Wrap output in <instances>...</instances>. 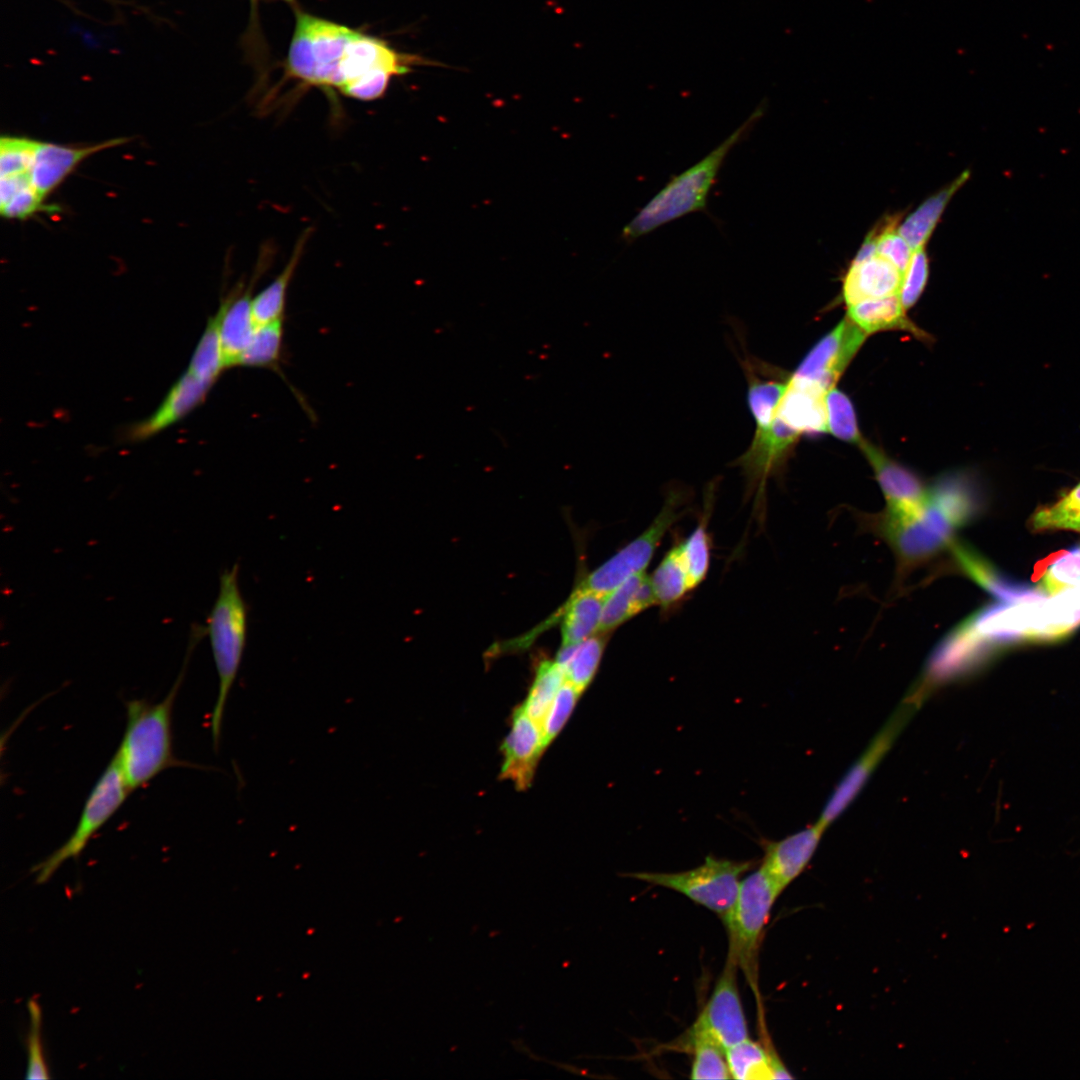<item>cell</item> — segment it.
Segmentation results:
<instances>
[{
    "label": "cell",
    "instance_id": "1",
    "mask_svg": "<svg viewBox=\"0 0 1080 1080\" xmlns=\"http://www.w3.org/2000/svg\"><path fill=\"white\" fill-rule=\"evenodd\" d=\"M979 500L968 479L945 474L926 489L923 500L907 510L886 509L873 525L896 555L900 569L917 566L955 543L958 529L974 518Z\"/></svg>",
    "mask_w": 1080,
    "mask_h": 1080
},
{
    "label": "cell",
    "instance_id": "14",
    "mask_svg": "<svg viewBox=\"0 0 1080 1080\" xmlns=\"http://www.w3.org/2000/svg\"><path fill=\"white\" fill-rule=\"evenodd\" d=\"M818 821L779 841H764L761 867L782 893L808 866L825 831Z\"/></svg>",
    "mask_w": 1080,
    "mask_h": 1080
},
{
    "label": "cell",
    "instance_id": "34",
    "mask_svg": "<svg viewBox=\"0 0 1080 1080\" xmlns=\"http://www.w3.org/2000/svg\"><path fill=\"white\" fill-rule=\"evenodd\" d=\"M226 369L220 345L217 319L210 317L192 354L187 370L198 378L215 384Z\"/></svg>",
    "mask_w": 1080,
    "mask_h": 1080
},
{
    "label": "cell",
    "instance_id": "13",
    "mask_svg": "<svg viewBox=\"0 0 1080 1080\" xmlns=\"http://www.w3.org/2000/svg\"><path fill=\"white\" fill-rule=\"evenodd\" d=\"M917 703L911 700L899 707L896 713L872 740L864 753L850 767L828 799L818 822L828 827L851 804L859 794L872 772L893 745L896 737L910 718Z\"/></svg>",
    "mask_w": 1080,
    "mask_h": 1080
},
{
    "label": "cell",
    "instance_id": "41",
    "mask_svg": "<svg viewBox=\"0 0 1080 1080\" xmlns=\"http://www.w3.org/2000/svg\"><path fill=\"white\" fill-rule=\"evenodd\" d=\"M581 694L571 683H563L540 729L544 749L563 728Z\"/></svg>",
    "mask_w": 1080,
    "mask_h": 1080
},
{
    "label": "cell",
    "instance_id": "29",
    "mask_svg": "<svg viewBox=\"0 0 1080 1080\" xmlns=\"http://www.w3.org/2000/svg\"><path fill=\"white\" fill-rule=\"evenodd\" d=\"M969 177L970 172L964 171L951 184L926 199L905 218L898 227V231L912 250L925 246L949 201Z\"/></svg>",
    "mask_w": 1080,
    "mask_h": 1080
},
{
    "label": "cell",
    "instance_id": "16",
    "mask_svg": "<svg viewBox=\"0 0 1080 1080\" xmlns=\"http://www.w3.org/2000/svg\"><path fill=\"white\" fill-rule=\"evenodd\" d=\"M423 62L418 57L396 52L382 40L355 32L339 62V90L369 72L385 70L393 76L401 75L410 66Z\"/></svg>",
    "mask_w": 1080,
    "mask_h": 1080
},
{
    "label": "cell",
    "instance_id": "36",
    "mask_svg": "<svg viewBox=\"0 0 1080 1080\" xmlns=\"http://www.w3.org/2000/svg\"><path fill=\"white\" fill-rule=\"evenodd\" d=\"M709 514L710 509L707 507L695 529L684 542L680 543L691 590L703 582L709 570L711 551V539L707 529Z\"/></svg>",
    "mask_w": 1080,
    "mask_h": 1080
},
{
    "label": "cell",
    "instance_id": "6",
    "mask_svg": "<svg viewBox=\"0 0 1080 1080\" xmlns=\"http://www.w3.org/2000/svg\"><path fill=\"white\" fill-rule=\"evenodd\" d=\"M781 894L760 867L741 880L737 898L722 919L728 932V956L756 984L757 955L773 904Z\"/></svg>",
    "mask_w": 1080,
    "mask_h": 1080
},
{
    "label": "cell",
    "instance_id": "7",
    "mask_svg": "<svg viewBox=\"0 0 1080 1080\" xmlns=\"http://www.w3.org/2000/svg\"><path fill=\"white\" fill-rule=\"evenodd\" d=\"M755 866V860H729L709 855L703 864L681 872H633L626 876L674 890L716 913L721 919L732 908L741 876Z\"/></svg>",
    "mask_w": 1080,
    "mask_h": 1080
},
{
    "label": "cell",
    "instance_id": "35",
    "mask_svg": "<svg viewBox=\"0 0 1080 1080\" xmlns=\"http://www.w3.org/2000/svg\"><path fill=\"white\" fill-rule=\"evenodd\" d=\"M607 643V633L598 632L578 643L564 669L565 681L583 692L595 677Z\"/></svg>",
    "mask_w": 1080,
    "mask_h": 1080
},
{
    "label": "cell",
    "instance_id": "38",
    "mask_svg": "<svg viewBox=\"0 0 1080 1080\" xmlns=\"http://www.w3.org/2000/svg\"><path fill=\"white\" fill-rule=\"evenodd\" d=\"M694 1057L691 1066V1079H729L731 1078L725 1049L705 1037L688 1038Z\"/></svg>",
    "mask_w": 1080,
    "mask_h": 1080
},
{
    "label": "cell",
    "instance_id": "22",
    "mask_svg": "<svg viewBox=\"0 0 1080 1080\" xmlns=\"http://www.w3.org/2000/svg\"><path fill=\"white\" fill-rule=\"evenodd\" d=\"M825 394L787 379L776 415L798 434L827 431Z\"/></svg>",
    "mask_w": 1080,
    "mask_h": 1080
},
{
    "label": "cell",
    "instance_id": "12",
    "mask_svg": "<svg viewBox=\"0 0 1080 1080\" xmlns=\"http://www.w3.org/2000/svg\"><path fill=\"white\" fill-rule=\"evenodd\" d=\"M272 256L271 247L262 248L249 283L245 285L244 282H239L223 298L215 313L226 369L238 365V360L255 331L257 323L252 312V292L270 265Z\"/></svg>",
    "mask_w": 1080,
    "mask_h": 1080
},
{
    "label": "cell",
    "instance_id": "48",
    "mask_svg": "<svg viewBox=\"0 0 1080 1080\" xmlns=\"http://www.w3.org/2000/svg\"><path fill=\"white\" fill-rule=\"evenodd\" d=\"M287 1H291V0H287Z\"/></svg>",
    "mask_w": 1080,
    "mask_h": 1080
},
{
    "label": "cell",
    "instance_id": "40",
    "mask_svg": "<svg viewBox=\"0 0 1080 1080\" xmlns=\"http://www.w3.org/2000/svg\"><path fill=\"white\" fill-rule=\"evenodd\" d=\"M37 140L2 136L0 141V177L30 172Z\"/></svg>",
    "mask_w": 1080,
    "mask_h": 1080
},
{
    "label": "cell",
    "instance_id": "46",
    "mask_svg": "<svg viewBox=\"0 0 1080 1080\" xmlns=\"http://www.w3.org/2000/svg\"><path fill=\"white\" fill-rule=\"evenodd\" d=\"M392 76L388 71L375 70L352 81L341 92L359 100H374L384 94Z\"/></svg>",
    "mask_w": 1080,
    "mask_h": 1080
},
{
    "label": "cell",
    "instance_id": "4",
    "mask_svg": "<svg viewBox=\"0 0 1080 1080\" xmlns=\"http://www.w3.org/2000/svg\"><path fill=\"white\" fill-rule=\"evenodd\" d=\"M248 605L239 585V565L235 563L219 578V591L206 620L208 635L218 675V694L210 729L214 750L220 745L227 699L237 678L248 633Z\"/></svg>",
    "mask_w": 1080,
    "mask_h": 1080
},
{
    "label": "cell",
    "instance_id": "10",
    "mask_svg": "<svg viewBox=\"0 0 1080 1080\" xmlns=\"http://www.w3.org/2000/svg\"><path fill=\"white\" fill-rule=\"evenodd\" d=\"M736 961L727 955L725 966L713 992L694 1025L690 1037H705L723 1049H728L746 1039L748 1027L738 984Z\"/></svg>",
    "mask_w": 1080,
    "mask_h": 1080
},
{
    "label": "cell",
    "instance_id": "17",
    "mask_svg": "<svg viewBox=\"0 0 1080 1080\" xmlns=\"http://www.w3.org/2000/svg\"><path fill=\"white\" fill-rule=\"evenodd\" d=\"M128 141L115 138L89 146H66L37 141L30 178L38 193L46 198L87 157Z\"/></svg>",
    "mask_w": 1080,
    "mask_h": 1080
},
{
    "label": "cell",
    "instance_id": "8",
    "mask_svg": "<svg viewBox=\"0 0 1080 1080\" xmlns=\"http://www.w3.org/2000/svg\"><path fill=\"white\" fill-rule=\"evenodd\" d=\"M130 792L113 756L87 796L69 838L32 868L36 883L46 882L63 862L77 858L90 839L118 811Z\"/></svg>",
    "mask_w": 1080,
    "mask_h": 1080
},
{
    "label": "cell",
    "instance_id": "15",
    "mask_svg": "<svg viewBox=\"0 0 1080 1080\" xmlns=\"http://www.w3.org/2000/svg\"><path fill=\"white\" fill-rule=\"evenodd\" d=\"M502 750L504 762L501 778L511 780L520 791L527 790L544 747L539 726L522 706L514 710L511 730L504 740Z\"/></svg>",
    "mask_w": 1080,
    "mask_h": 1080
},
{
    "label": "cell",
    "instance_id": "27",
    "mask_svg": "<svg viewBox=\"0 0 1080 1080\" xmlns=\"http://www.w3.org/2000/svg\"><path fill=\"white\" fill-rule=\"evenodd\" d=\"M725 1053L732 1079L767 1080L792 1078V1075L774 1052L749 1038L726 1049Z\"/></svg>",
    "mask_w": 1080,
    "mask_h": 1080
},
{
    "label": "cell",
    "instance_id": "30",
    "mask_svg": "<svg viewBox=\"0 0 1080 1080\" xmlns=\"http://www.w3.org/2000/svg\"><path fill=\"white\" fill-rule=\"evenodd\" d=\"M657 605L669 609L691 591L680 543L663 557L650 577Z\"/></svg>",
    "mask_w": 1080,
    "mask_h": 1080
},
{
    "label": "cell",
    "instance_id": "18",
    "mask_svg": "<svg viewBox=\"0 0 1080 1080\" xmlns=\"http://www.w3.org/2000/svg\"><path fill=\"white\" fill-rule=\"evenodd\" d=\"M213 385L186 369L170 388L160 406L149 417L130 428L128 439L145 440L180 421L206 399Z\"/></svg>",
    "mask_w": 1080,
    "mask_h": 1080
},
{
    "label": "cell",
    "instance_id": "32",
    "mask_svg": "<svg viewBox=\"0 0 1080 1080\" xmlns=\"http://www.w3.org/2000/svg\"><path fill=\"white\" fill-rule=\"evenodd\" d=\"M564 682V672L556 661L544 660L538 665L533 684L522 707L540 729Z\"/></svg>",
    "mask_w": 1080,
    "mask_h": 1080
},
{
    "label": "cell",
    "instance_id": "24",
    "mask_svg": "<svg viewBox=\"0 0 1080 1080\" xmlns=\"http://www.w3.org/2000/svg\"><path fill=\"white\" fill-rule=\"evenodd\" d=\"M951 548L958 567L999 600L1018 603L1045 597L1041 590L1017 584L1001 576L990 563L969 547L954 543Z\"/></svg>",
    "mask_w": 1080,
    "mask_h": 1080
},
{
    "label": "cell",
    "instance_id": "21",
    "mask_svg": "<svg viewBox=\"0 0 1080 1080\" xmlns=\"http://www.w3.org/2000/svg\"><path fill=\"white\" fill-rule=\"evenodd\" d=\"M859 447L872 466L886 498V509L906 510L917 506L923 500L926 489L914 473L865 440Z\"/></svg>",
    "mask_w": 1080,
    "mask_h": 1080
},
{
    "label": "cell",
    "instance_id": "28",
    "mask_svg": "<svg viewBox=\"0 0 1080 1080\" xmlns=\"http://www.w3.org/2000/svg\"><path fill=\"white\" fill-rule=\"evenodd\" d=\"M311 234L312 229L308 228L300 235L290 259L281 273L263 290L253 296L252 312L257 324L284 319L288 287Z\"/></svg>",
    "mask_w": 1080,
    "mask_h": 1080
},
{
    "label": "cell",
    "instance_id": "44",
    "mask_svg": "<svg viewBox=\"0 0 1080 1080\" xmlns=\"http://www.w3.org/2000/svg\"><path fill=\"white\" fill-rule=\"evenodd\" d=\"M27 1008L30 1016V1027L26 1042L28 1066L25 1078L47 1079L49 1075L43 1059L40 1041L41 1010L33 999L28 1000Z\"/></svg>",
    "mask_w": 1080,
    "mask_h": 1080
},
{
    "label": "cell",
    "instance_id": "26",
    "mask_svg": "<svg viewBox=\"0 0 1080 1080\" xmlns=\"http://www.w3.org/2000/svg\"><path fill=\"white\" fill-rule=\"evenodd\" d=\"M850 318L867 335L884 330H902L917 337H927L906 315L899 296L868 299L848 308Z\"/></svg>",
    "mask_w": 1080,
    "mask_h": 1080
},
{
    "label": "cell",
    "instance_id": "39",
    "mask_svg": "<svg viewBox=\"0 0 1080 1080\" xmlns=\"http://www.w3.org/2000/svg\"><path fill=\"white\" fill-rule=\"evenodd\" d=\"M1045 569H1041L1040 590L1048 595L1080 585V547L1057 555Z\"/></svg>",
    "mask_w": 1080,
    "mask_h": 1080
},
{
    "label": "cell",
    "instance_id": "20",
    "mask_svg": "<svg viewBox=\"0 0 1080 1080\" xmlns=\"http://www.w3.org/2000/svg\"><path fill=\"white\" fill-rule=\"evenodd\" d=\"M902 276L896 266L878 254L853 260L843 280V299L851 306L868 299L898 295Z\"/></svg>",
    "mask_w": 1080,
    "mask_h": 1080
},
{
    "label": "cell",
    "instance_id": "47",
    "mask_svg": "<svg viewBox=\"0 0 1080 1080\" xmlns=\"http://www.w3.org/2000/svg\"><path fill=\"white\" fill-rule=\"evenodd\" d=\"M1059 509H1075L1080 507V483L1073 488L1060 501L1054 504Z\"/></svg>",
    "mask_w": 1080,
    "mask_h": 1080
},
{
    "label": "cell",
    "instance_id": "43",
    "mask_svg": "<svg viewBox=\"0 0 1080 1080\" xmlns=\"http://www.w3.org/2000/svg\"><path fill=\"white\" fill-rule=\"evenodd\" d=\"M929 274L928 256L925 246L913 250L905 269L899 289V299L905 310L911 308L921 296Z\"/></svg>",
    "mask_w": 1080,
    "mask_h": 1080
},
{
    "label": "cell",
    "instance_id": "25",
    "mask_svg": "<svg viewBox=\"0 0 1080 1080\" xmlns=\"http://www.w3.org/2000/svg\"><path fill=\"white\" fill-rule=\"evenodd\" d=\"M605 596L576 586L552 616L561 620L562 645L580 643L599 632Z\"/></svg>",
    "mask_w": 1080,
    "mask_h": 1080
},
{
    "label": "cell",
    "instance_id": "31",
    "mask_svg": "<svg viewBox=\"0 0 1080 1080\" xmlns=\"http://www.w3.org/2000/svg\"><path fill=\"white\" fill-rule=\"evenodd\" d=\"M30 173L0 177V212L8 219H26L45 209Z\"/></svg>",
    "mask_w": 1080,
    "mask_h": 1080
},
{
    "label": "cell",
    "instance_id": "3",
    "mask_svg": "<svg viewBox=\"0 0 1080 1080\" xmlns=\"http://www.w3.org/2000/svg\"><path fill=\"white\" fill-rule=\"evenodd\" d=\"M759 105L746 121L701 161L674 176L624 227L622 238L633 241L688 213L704 210L708 193L724 159L763 115Z\"/></svg>",
    "mask_w": 1080,
    "mask_h": 1080
},
{
    "label": "cell",
    "instance_id": "11",
    "mask_svg": "<svg viewBox=\"0 0 1080 1080\" xmlns=\"http://www.w3.org/2000/svg\"><path fill=\"white\" fill-rule=\"evenodd\" d=\"M866 336L846 317L813 346L790 380L825 394L833 388Z\"/></svg>",
    "mask_w": 1080,
    "mask_h": 1080
},
{
    "label": "cell",
    "instance_id": "19",
    "mask_svg": "<svg viewBox=\"0 0 1080 1080\" xmlns=\"http://www.w3.org/2000/svg\"><path fill=\"white\" fill-rule=\"evenodd\" d=\"M307 32L317 65L315 86L340 88L339 62L356 31L345 26L300 14L297 22Z\"/></svg>",
    "mask_w": 1080,
    "mask_h": 1080
},
{
    "label": "cell",
    "instance_id": "9",
    "mask_svg": "<svg viewBox=\"0 0 1080 1080\" xmlns=\"http://www.w3.org/2000/svg\"><path fill=\"white\" fill-rule=\"evenodd\" d=\"M681 503L682 495L671 491L651 524L577 586L606 596L632 575L644 572L665 534L685 512Z\"/></svg>",
    "mask_w": 1080,
    "mask_h": 1080
},
{
    "label": "cell",
    "instance_id": "37",
    "mask_svg": "<svg viewBox=\"0 0 1080 1080\" xmlns=\"http://www.w3.org/2000/svg\"><path fill=\"white\" fill-rule=\"evenodd\" d=\"M827 431L835 437L858 446L864 441L858 429L856 414L850 399L834 387L824 396Z\"/></svg>",
    "mask_w": 1080,
    "mask_h": 1080
},
{
    "label": "cell",
    "instance_id": "42",
    "mask_svg": "<svg viewBox=\"0 0 1080 1080\" xmlns=\"http://www.w3.org/2000/svg\"><path fill=\"white\" fill-rule=\"evenodd\" d=\"M872 233L876 242V254L890 261L903 274L913 250L899 233L897 220L888 219L884 226L873 230Z\"/></svg>",
    "mask_w": 1080,
    "mask_h": 1080
},
{
    "label": "cell",
    "instance_id": "23",
    "mask_svg": "<svg viewBox=\"0 0 1080 1080\" xmlns=\"http://www.w3.org/2000/svg\"><path fill=\"white\" fill-rule=\"evenodd\" d=\"M657 604L646 572L632 575L605 596L599 632L608 633Z\"/></svg>",
    "mask_w": 1080,
    "mask_h": 1080
},
{
    "label": "cell",
    "instance_id": "45",
    "mask_svg": "<svg viewBox=\"0 0 1080 1080\" xmlns=\"http://www.w3.org/2000/svg\"><path fill=\"white\" fill-rule=\"evenodd\" d=\"M1033 530L1067 529L1080 532V507L1059 509L1054 505L1040 508L1031 518Z\"/></svg>",
    "mask_w": 1080,
    "mask_h": 1080
},
{
    "label": "cell",
    "instance_id": "5",
    "mask_svg": "<svg viewBox=\"0 0 1080 1080\" xmlns=\"http://www.w3.org/2000/svg\"><path fill=\"white\" fill-rule=\"evenodd\" d=\"M755 422L751 444L736 461L741 467L747 490L754 493L755 506L761 511L765 503L767 480L783 465L800 434L777 415L778 397L769 391H755L747 396Z\"/></svg>",
    "mask_w": 1080,
    "mask_h": 1080
},
{
    "label": "cell",
    "instance_id": "33",
    "mask_svg": "<svg viewBox=\"0 0 1080 1080\" xmlns=\"http://www.w3.org/2000/svg\"><path fill=\"white\" fill-rule=\"evenodd\" d=\"M283 344V319L257 324L242 352L238 365L249 368L277 369Z\"/></svg>",
    "mask_w": 1080,
    "mask_h": 1080
},
{
    "label": "cell",
    "instance_id": "2",
    "mask_svg": "<svg viewBox=\"0 0 1080 1080\" xmlns=\"http://www.w3.org/2000/svg\"><path fill=\"white\" fill-rule=\"evenodd\" d=\"M191 635L183 669L168 694L159 702L132 699L125 703L126 726L114 757L131 792L164 770L183 765L173 753L172 714L190 653L202 638L197 632Z\"/></svg>",
    "mask_w": 1080,
    "mask_h": 1080
}]
</instances>
